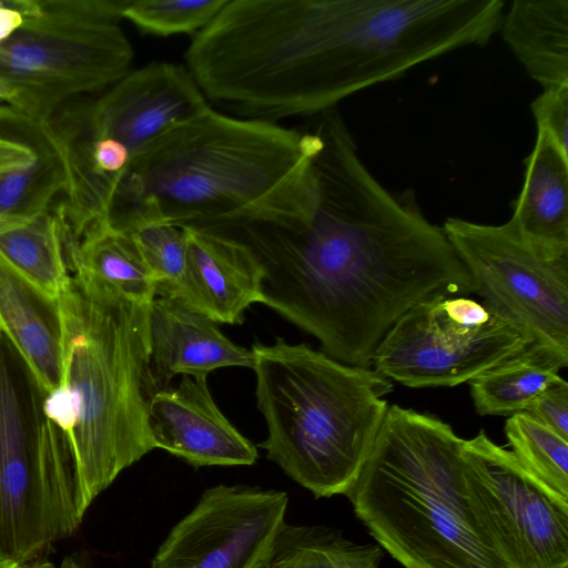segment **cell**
<instances>
[{"instance_id": "44dd1931", "label": "cell", "mask_w": 568, "mask_h": 568, "mask_svg": "<svg viewBox=\"0 0 568 568\" xmlns=\"http://www.w3.org/2000/svg\"><path fill=\"white\" fill-rule=\"evenodd\" d=\"M567 365L568 358L530 345L469 382L475 408L479 415L526 412Z\"/></svg>"}, {"instance_id": "f546056e", "label": "cell", "mask_w": 568, "mask_h": 568, "mask_svg": "<svg viewBox=\"0 0 568 568\" xmlns=\"http://www.w3.org/2000/svg\"><path fill=\"white\" fill-rule=\"evenodd\" d=\"M36 158L30 144L0 135V174L28 166Z\"/></svg>"}, {"instance_id": "3957f363", "label": "cell", "mask_w": 568, "mask_h": 568, "mask_svg": "<svg viewBox=\"0 0 568 568\" xmlns=\"http://www.w3.org/2000/svg\"><path fill=\"white\" fill-rule=\"evenodd\" d=\"M63 372L43 408L74 449L87 504L154 448L148 426L150 304L81 270L58 296Z\"/></svg>"}, {"instance_id": "277c9868", "label": "cell", "mask_w": 568, "mask_h": 568, "mask_svg": "<svg viewBox=\"0 0 568 568\" xmlns=\"http://www.w3.org/2000/svg\"><path fill=\"white\" fill-rule=\"evenodd\" d=\"M464 440L442 419L389 405L346 496L405 568H510L473 496Z\"/></svg>"}, {"instance_id": "9a60e30c", "label": "cell", "mask_w": 568, "mask_h": 568, "mask_svg": "<svg viewBox=\"0 0 568 568\" xmlns=\"http://www.w3.org/2000/svg\"><path fill=\"white\" fill-rule=\"evenodd\" d=\"M149 397L170 387L178 374L206 378L216 368L253 367L252 349L230 341L216 323L170 296L155 297L149 306Z\"/></svg>"}, {"instance_id": "cb8c5ba5", "label": "cell", "mask_w": 568, "mask_h": 568, "mask_svg": "<svg viewBox=\"0 0 568 568\" xmlns=\"http://www.w3.org/2000/svg\"><path fill=\"white\" fill-rule=\"evenodd\" d=\"M505 433L518 462L550 490L568 499V439L526 412L511 415Z\"/></svg>"}, {"instance_id": "1f68e13d", "label": "cell", "mask_w": 568, "mask_h": 568, "mask_svg": "<svg viewBox=\"0 0 568 568\" xmlns=\"http://www.w3.org/2000/svg\"><path fill=\"white\" fill-rule=\"evenodd\" d=\"M0 568H54L50 562L34 560L29 562L0 561Z\"/></svg>"}, {"instance_id": "9c48e42d", "label": "cell", "mask_w": 568, "mask_h": 568, "mask_svg": "<svg viewBox=\"0 0 568 568\" xmlns=\"http://www.w3.org/2000/svg\"><path fill=\"white\" fill-rule=\"evenodd\" d=\"M133 49L119 22L41 12L0 43V78L22 93L23 113L47 119L129 71Z\"/></svg>"}, {"instance_id": "8992f818", "label": "cell", "mask_w": 568, "mask_h": 568, "mask_svg": "<svg viewBox=\"0 0 568 568\" xmlns=\"http://www.w3.org/2000/svg\"><path fill=\"white\" fill-rule=\"evenodd\" d=\"M47 393L0 331V561L39 560L89 507L72 443L45 415Z\"/></svg>"}, {"instance_id": "5bb4252c", "label": "cell", "mask_w": 568, "mask_h": 568, "mask_svg": "<svg viewBox=\"0 0 568 568\" xmlns=\"http://www.w3.org/2000/svg\"><path fill=\"white\" fill-rule=\"evenodd\" d=\"M187 251L170 296L215 323L241 324L244 311L258 302L262 267L251 248L214 231L183 227Z\"/></svg>"}, {"instance_id": "d6986e66", "label": "cell", "mask_w": 568, "mask_h": 568, "mask_svg": "<svg viewBox=\"0 0 568 568\" xmlns=\"http://www.w3.org/2000/svg\"><path fill=\"white\" fill-rule=\"evenodd\" d=\"M498 31L542 90L568 87L567 0H515Z\"/></svg>"}, {"instance_id": "2e32d148", "label": "cell", "mask_w": 568, "mask_h": 568, "mask_svg": "<svg viewBox=\"0 0 568 568\" xmlns=\"http://www.w3.org/2000/svg\"><path fill=\"white\" fill-rule=\"evenodd\" d=\"M0 327L45 390L57 388L63 372V320L59 298L29 281L1 255Z\"/></svg>"}, {"instance_id": "d4e9b609", "label": "cell", "mask_w": 568, "mask_h": 568, "mask_svg": "<svg viewBox=\"0 0 568 568\" xmlns=\"http://www.w3.org/2000/svg\"><path fill=\"white\" fill-rule=\"evenodd\" d=\"M227 0H126L122 19L140 31L168 37L196 34L217 16Z\"/></svg>"}, {"instance_id": "52a82bcc", "label": "cell", "mask_w": 568, "mask_h": 568, "mask_svg": "<svg viewBox=\"0 0 568 568\" xmlns=\"http://www.w3.org/2000/svg\"><path fill=\"white\" fill-rule=\"evenodd\" d=\"M530 346L483 302L447 291L409 307L386 332L372 367L404 386H457Z\"/></svg>"}, {"instance_id": "603a6c76", "label": "cell", "mask_w": 568, "mask_h": 568, "mask_svg": "<svg viewBox=\"0 0 568 568\" xmlns=\"http://www.w3.org/2000/svg\"><path fill=\"white\" fill-rule=\"evenodd\" d=\"M384 549L325 526L285 524L262 568H379Z\"/></svg>"}, {"instance_id": "e0dca14e", "label": "cell", "mask_w": 568, "mask_h": 568, "mask_svg": "<svg viewBox=\"0 0 568 568\" xmlns=\"http://www.w3.org/2000/svg\"><path fill=\"white\" fill-rule=\"evenodd\" d=\"M525 180L509 221L532 247L568 256V155L537 130Z\"/></svg>"}, {"instance_id": "d6a6232c", "label": "cell", "mask_w": 568, "mask_h": 568, "mask_svg": "<svg viewBox=\"0 0 568 568\" xmlns=\"http://www.w3.org/2000/svg\"><path fill=\"white\" fill-rule=\"evenodd\" d=\"M59 568H87L83 564H81L79 560L74 559L73 557H65Z\"/></svg>"}, {"instance_id": "4dcf8cb0", "label": "cell", "mask_w": 568, "mask_h": 568, "mask_svg": "<svg viewBox=\"0 0 568 568\" xmlns=\"http://www.w3.org/2000/svg\"><path fill=\"white\" fill-rule=\"evenodd\" d=\"M0 101L21 112L24 110L21 91L2 78H0Z\"/></svg>"}, {"instance_id": "ac0fdd59", "label": "cell", "mask_w": 568, "mask_h": 568, "mask_svg": "<svg viewBox=\"0 0 568 568\" xmlns=\"http://www.w3.org/2000/svg\"><path fill=\"white\" fill-rule=\"evenodd\" d=\"M0 135L28 143L37 152L30 165L0 174V223L52 210L55 196L65 191L67 175L44 121L0 105Z\"/></svg>"}, {"instance_id": "4fadbf2b", "label": "cell", "mask_w": 568, "mask_h": 568, "mask_svg": "<svg viewBox=\"0 0 568 568\" xmlns=\"http://www.w3.org/2000/svg\"><path fill=\"white\" fill-rule=\"evenodd\" d=\"M148 426L154 448L194 467L253 465L256 447L222 414L206 378L183 375L178 387L148 399Z\"/></svg>"}, {"instance_id": "6da1fadb", "label": "cell", "mask_w": 568, "mask_h": 568, "mask_svg": "<svg viewBox=\"0 0 568 568\" xmlns=\"http://www.w3.org/2000/svg\"><path fill=\"white\" fill-rule=\"evenodd\" d=\"M310 128L321 139L310 222L222 234L256 256L258 302L315 336L332 358L372 367L383 336L415 303L438 291L469 295L475 286L415 195L388 191L368 171L336 109Z\"/></svg>"}, {"instance_id": "83f0119b", "label": "cell", "mask_w": 568, "mask_h": 568, "mask_svg": "<svg viewBox=\"0 0 568 568\" xmlns=\"http://www.w3.org/2000/svg\"><path fill=\"white\" fill-rule=\"evenodd\" d=\"M526 413L568 439V383L559 377L531 403Z\"/></svg>"}, {"instance_id": "836d02e7", "label": "cell", "mask_w": 568, "mask_h": 568, "mask_svg": "<svg viewBox=\"0 0 568 568\" xmlns=\"http://www.w3.org/2000/svg\"><path fill=\"white\" fill-rule=\"evenodd\" d=\"M0 331H1V327H0Z\"/></svg>"}, {"instance_id": "7402d4cb", "label": "cell", "mask_w": 568, "mask_h": 568, "mask_svg": "<svg viewBox=\"0 0 568 568\" xmlns=\"http://www.w3.org/2000/svg\"><path fill=\"white\" fill-rule=\"evenodd\" d=\"M0 255L47 293L59 296L70 281L60 221L52 210L0 223Z\"/></svg>"}, {"instance_id": "ba28073f", "label": "cell", "mask_w": 568, "mask_h": 568, "mask_svg": "<svg viewBox=\"0 0 568 568\" xmlns=\"http://www.w3.org/2000/svg\"><path fill=\"white\" fill-rule=\"evenodd\" d=\"M442 229L481 302L531 346L568 358V256L532 247L510 221L449 217Z\"/></svg>"}, {"instance_id": "30bf717a", "label": "cell", "mask_w": 568, "mask_h": 568, "mask_svg": "<svg viewBox=\"0 0 568 568\" xmlns=\"http://www.w3.org/2000/svg\"><path fill=\"white\" fill-rule=\"evenodd\" d=\"M469 486L510 568H568V499L484 430L464 440Z\"/></svg>"}, {"instance_id": "7a4b0ae2", "label": "cell", "mask_w": 568, "mask_h": 568, "mask_svg": "<svg viewBox=\"0 0 568 568\" xmlns=\"http://www.w3.org/2000/svg\"><path fill=\"white\" fill-rule=\"evenodd\" d=\"M320 146L311 128L209 106L131 159L113 184L105 220L125 232L154 224L214 232L304 225L316 203Z\"/></svg>"}, {"instance_id": "8fae6325", "label": "cell", "mask_w": 568, "mask_h": 568, "mask_svg": "<svg viewBox=\"0 0 568 568\" xmlns=\"http://www.w3.org/2000/svg\"><path fill=\"white\" fill-rule=\"evenodd\" d=\"M284 491L243 485L206 489L169 532L151 568H262L285 525Z\"/></svg>"}, {"instance_id": "484cf974", "label": "cell", "mask_w": 568, "mask_h": 568, "mask_svg": "<svg viewBox=\"0 0 568 568\" xmlns=\"http://www.w3.org/2000/svg\"><path fill=\"white\" fill-rule=\"evenodd\" d=\"M133 234L156 281V296L165 295L180 280L186 258L187 236L183 227L154 224Z\"/></svg>"}, {"instance_id": "5b68a950", "label": "cell", "mask_w": 568, "mask_h": 568, "mask_svg": "<svg viewBox=\"0 0 568 568\" xmlns=\"http://www.w3.org/2000/svg\"><path fill=\"white\" fill-rule=\"evenodd\" d=\"M257 407L267 425L258 446L316 498L346 495L379 432L393 383L277 337L254 343Z\"/></svg>"}, {"instance_id": "f1b7e54d", "label": "cell", "mask_w": 568, "mask_h": 568, "mask_svg": "<svg viewBox=\"0 0 568 568\" xmlns=\"http://www.w3.org/2000/svg\"><path fill=\"white\" fill-rule=\"evenodd\" d=\"M40 14L37 0H0V43L19 30L24 19Z\"/></svg>"}, {"instance_id": "7c38bea8", "label": "cell", "mask_w": 568, "mask_h": 568, "mask_svg": "<svg viewBox=\"0 0 568 568\" xmlns=\"http://www.w3.org/2000/svg\"><path fill=\"white\" fill-rule=\"evenodd\" d=\"M209 106L189 69L171 62L129 71L99 99L67 102L89 139H113L125 145L131 159Z\"/></svg>"}, {"instance_id": "ffe728a7", "label": "cell", "mask_w": 568, "mask_h": 568, "mask_svg": "<svg viewBox=\"0 0 568 568\" xmlns=\"http://www.w3.org/2000/svg\"><path fill=\"white\" fill-rule=\"evenodd\" d=\"M69 271L81 270L129 300L151 304L156 281L132 233L113 229L105 219L91 225L68 253Z\"/></svg>"}, {"instance_id": "4316f807", "label": "cell", "mask_w": 568, "mask_h": 568, "mask_svg": "<svg viewBox=\"0 0 568 568\" xmlns=\"http://www.w3.org/2000/svg\"><path fill=\"white\" fill-rule=\"evenodd\" d=\"M537 130L545 132L568 155V87L542 90L531 103Z\"/></svg>"}]
</instances>
